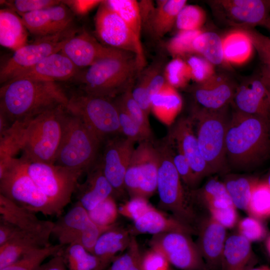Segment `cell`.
I'll return each mask as SVG.
<instances>
[{
	"label": "cell",
	"instance_id": "6",
	"mask_svg": "<svg viewBox=\"0 0 270 270\" xmlns=\"http://www.w3.org/2000/svg\"><path fill=\"white\" fill-rule=\"evenodd\" d=\"M68 110L54 164L86 174L98 160L102 142L78 116Z\"/></svg>",
	"mask_w": 270,
	"mask_h": 270
},
{
	"label": "cell",
	"instance_id": "26",
	"mask_svg": "<svg viewBox=\"0 0 270 270\" xmlns=\"http://www.w3.org/2000/svg\"><path fill=\"white\" fill-rule=\"evenodd\" d=\"M92 222L88 212L76 202L65 214L54 222L52 235L64 246L76 242Z\"/></svg>",
	"mask_w": 270,
	"mask_h": 270
},
{
	"label": "cell",
	"instance_id": "29",
	"mask_svg": "<svg viewBox=\"0 0 270 270\" xmlns=\"http://www.w3.org/2000/svg\"><path fill=\"white\" fill-rule=\"evenodd\" d=\"M132 236L130 230L116 224L101 234L92 253L106 268L117 256L118 253L128 248Z\"/></svg>",
	"mask_w": 270,
	"mask_h": 270
},
{
	"label": "cell",
	"instance_id": "43",
	"mask_svg": "<svg viewBox=\"0 0 270 270\" xmlns=\"http://www.w3.org/2000/svg\"><path fill=\"white\" fill-rule=\"evenodd\" d=\"M206 20V13L200 6L186 4L178 13L176 25L179 30H198Z\"/></svg>",
	"mask_w": 270,
	"mask_h": 270
},
{
	"label": "cell",
	"instance_id": "12",
	"mask_svg": "<svg viewBox=\"0 0 270 270\" xmlns=\"http://www.w3.org/2000/svg\"><path fill=\"white\" fill-rule=\"evenodd\" d=\"M208 3L215 16L236 28L262 26L270 30L269 0H212Z\"/></svg>",
	"mask_w": 270,
	"mask_h": 270
},
{
	"label": "cell",
	"instance_id": "1",
	"mask_svg": "<svg viewBox=\"0 0 270 270\" xmlns=\"http://www.w3.org/2000/svg\"><path fill=\"white\" fill-rule=\"evenodd\" d=\"M68 96L56 82L15 78L0 87V114L12 124L60 106L68 107Z\"/></svg>",
	"mask_w": 270,
	"mask_h": 270
},
{
	"label": "cell",
	"instance_id": "2",
	"mask_svg": "<svg viewBox=\"0 0 270 270\" xmlns=\"http://www.w3.org/2000/svg\"><path fill=\"white\" fill-rule=\"evenodd\" d=\"M270 154L268 120L261 116L234 110L228 122L226 136V156L228 166L248 170Z\"/></svg>",
	"mask_w": 270,
	"mask_h": 270
},
{
	"label": "cell",
	"instance_id": "58",
	"mask_svg": "<svg viewBox=\"0 0 270 270\" xmlns=\"http://www.w3.org/2000/svg\"><path fill=\"white\" fill-rule=\"evenodd\" d=\"M20 231L12 224L0 220V246L13 238Z\"/></svg>",
	"mask_w": 270,
	"mask_h": 270
},
{
	"label": "cell",
	"instance_id": "50",
	"mask_svg": "<svg viewBox=\"0 0 270 270\" xmlns=\"http://www.w3.org/2000/svg\"><path fill=\"white\" fill-rule=\"evenodd\" d=\"M132 88L128 90L118 97L134 120L148 136L152 138V132L148 116L134 99L132 92Z\"/></svg>",
	"mask_w": 270,
	"mask_h": 270
},
{
	"label": "cell",
	"instance_id": "38",
	"mask_svg": "<svg viewBox=\"0 0 270 270\" xmlns=\"http://www.w3.org/2000/svg\"><path fill=\"white\" fill-rule=\"evenodd\" d=\"M64 246L58 244L34 249L0 270H38L46 259L60 253Z\"/></svg>",
	"mask_w": 270,
	"mask_h": 270
},
{
	"label": "cell",
	"instance_id": "51",
	"mask_svg": "<svg viewBox=\"0 0 270 270\" xmlns=\"http://www.w3.org/2000/svg\"><path fill=\"white\" fill-rule=\"evenodd\" d=\"M154 66L143 72L132 90L134 99L148 116L151 110V96L149 92V86Z\"/></svg>",
	"mask_w": 270,
	"mask_h": 270
},
{
	"label": "cell",
	"instance_id": "63",
	"mask_svg": "<svg viewBox=\"0 0 270 270\" xmlns=\"http://www.w3.org/2000/svg\"><path fill=\"white\" fill-rule=\"evenodd\" d=\"M266 182L269 186L270 187V170L268 173V176H267L266 179Z\"/></svg>",
	"mask_w": 270,
	"mask_h": 270
},
{
	"label": "cell",
	"instance_id": "54",
	"mask_svg": "<svg viewBox=\"0 0 270 270\" xmlns=\"http://www.w3.org/2000/svg\"><path fill=\"white\" fill-rule=\"evenodd\" d=\"M62 2L58 0H14L5 3L7 4L8 8L21 16L26 13L48 8Z\"/></svg>",
	"mask_w": 270,
	"mask_h": 270
},
{
	"label": "cell",
	"instance_id": "13",
	"mask_svg": "<svg viewBox=\"0 0 270 270\" xmlns=\"http://www.w3.org/2000/svg\"><path fill=\"white\" fill-rule=\"evenodd\" d=\"M94 24L96 34L101 40L110 47L135 54L142 70L144 58L140 41L106 1L99 6Z\"/></svg>",
	"mask_w": 270,
	"mask_h": 270
},
{
	"label": "cell",
	"instance_id": "30",
	"mask_svg": "<svg viewBox=\"0 0 270 270\" xmlns=\"http://www.w3.org/2000/svg\"><path fill=\"white\" fill-rule=\"evenodd\" d=\"M224 64L238 66L247 62L251 58L254 45L244 29L235 28L222 38Z\"/></svg>",
	"mask_w": 270,
	"mask_h": 270
},
{
	"label": "cell",
	"instance_id": "39",
	"mask_svg": "<svg viewBox=\"0 0 270 270\" xmlns=\"http://www.w3.org/2000/svg\"><path fill=\"white\" fill-rule=\"evenodd\" d=\"M20 17L27 30L38 38L62 33L59 31L46 8L26 13Z\"/></svg>",
	"mask_w": 270,
	"mask_h": 270
},
{
	"label": "cell",
	"instance_id": "7",
	"mask_svg": "<svg viewBox=\"0 0 270 270\" xmlns=\"http://www.w3.org/2000/svg\"><path fill=\"white\" fill-rule=\"evenodd\" d=\"M228 106L210 110L194 106L192 120L201 154L213 174L226 173V136L230 116Z\"/></svg>",
	"mask_w": 270,
	"mask_h": 270
},
{
	"label": "cell",
	"instance_id": "35",
	"mask_svg": "<svg viewBox=\"0 0 270 270\" xmlns=\"http://www.w3.org/2000/svg\"><path fill=\"white\" fill-rule=\"evenodd\" d=\"M68 270H104L101 260L78 242L66 246L61 252Z\"/></svg>",
	"mask_w": 270,
	"mask_h": 270
},
{
	"label": "cell",
	"instance_id": "42",
	"mask_svg": "<svg viewBox=\"0 0 270 270\" xmlns=\"http://www.w3.org/2000/svg\"><path fill=\"white\" fill-rule=\"evenodd\" d=\"M113 100L118 111L121 134L135 142L152 140L128 112L120 98Z\"/></svg>",
	"mask_w": 270,
	"mask_h": 270
},
{
	"label": "cell",
	"instance_id": "40",
	"mask_svg": "<svg viewBox=\"0 0 270 270\" xmlns=\"http://www.w3.org/2000/svg\"><path fill=\"white\" fill-rule=\"evenodd\" d=\"M106 2L140 41L142 22L138 2L134 0H109Z\"/></svg>",
	"mask_w": 270,
	"mask_h": 270
},
{
	"label": "cell",
	"instance_id": "61",
	"mask_svg": "<svg viewBox=\"0 0 270 270\" xmlns=\"http://www.w3.org/2000/svg\"><path fill=\"white\" fill-rule=\"evenodd\" d=\"M266 248L268 253L270 255V236L268 238L266 242Z\"/></svg>",
	"mask_w": 270,
	"mask_h": 270
},
{
	"label": "cell",
	"instance_id": "18",
	"mask_svg": "<svg viewBox=\"0 0 270 270\" xmlns=\"http://www.w3.org/2000/svg\"><path fill=\"white\" fill-rule=\"evenodd\" d=\"M167 138L186 158L199 182L213 174L201 154L190 116L176 120L171 127Z\"/></svg>",
	"mask_w": 270,
	"mask_h": 270
},
{
	"label": "cell",
	"instance_id": "49",
	"mask_svg": "<svg viewBox=\"0 0 270 270\" xmlns=\"http://www.w3.org/2000/svg\"><path fill=\"white\" fill-rule=\"evenodd\" d=\"M174 166L184 184L190 190L194 189L199 182L184 154L166 137Z\"/></svg>",
	"mask_w": 270,
	"mask_h": 270
},
{
	"label": "cell",
	"instance_id": "60",
	"mask_svg": "<svg viewBox=\"0 0 270 270\" xmlns=\"http://www.w3.org/2000/svg\"><path fill=\"white\" fill-rule=\"evenodd\" d=\"M248 270H270V266L264 265L256 268H252Z\"/></svg>",
	"mask_w": 270,
	"mask_h": 270
},
{
	"label": "cell",
	"instance_id": "34",
	"mask_svg": "<svg viewBox=\"0 0 270 270\" xmlns=\"http://www.w3.org/2000/svg\"><path fill=\"white\" fill-rule=\"evenodd\" d=\"M182 99L176 89L168 83L151 98V110L162 122L170 124L180 112Z\"/></svg>",
	"mask_w": 270,
	"mask_h": 270
},
{
	"label": "cell",
	"instance_id": "24",
	"mask_svg": "<svg viewBox=\"0 0 270 270\" xmlns=\"http://www.w3.org/2000/svg\"><path fill=\"white\" fill-rule=\"evenodd\" d=\"M78 68L60 52L48 56L34 66L20 72L12 79L31 78L54 82L64 81L74 78L78 74Z\"/></svg>",
	"mask_w": 270,
	"mask_h": 270
},
{
	"label": "cell",
	"instance_id": "11",
	"mask_svg": "<svg viewBox=\"0 0 270 270\" xmlns=\"http://www.w3.org/2000/svg\"><path fill=\"white\" fill-rule=\"evenodd\" d=\"M160 153L152 140L135 147L124 177V187L130 198L148 199L157 190Z\"/></svg>",
	"mask_w": 270,
	"mask_h": 270
},
{
	"label": "cell",
	"instance_id": "15",
	"mask_svg": "<svg viewBox=\"0 0 270 270\" xmlns=\"http://www.w3.org/2000/svg\"><path fill=\"white\" fill-rule=\"evenodd\" d=\"M72 34L68 30L39 38L32 43L14 51L0 69V84L8 82L20 72L34 66L48 56L60 52L66 40Z\"/></svg>",
	"mask_w": 270,
	"mask_h": 270
},
{
	"label": "cell",
	"instance_id": "57",
	"mask_svg": "<svg viewBox=\"0 0 270 270\" xmlns=\"http://www.w3.org/2000/svg\"><path fill=\"white\" fill-rule=\"evenodd\" d=\"M63 2L75 14L82 16L97 6H100L103 0H64Z\"/></svg>",
	"mask_w": 270,
	"mask_h": 270
},
{
	"label": "cell",
	"instance_id": "41",
	"mask_svg": "<svg viewBox=\"0 0 270 270\" xmlns=\"http://www.w3.org/2000/svg\"><path fill=\"white\" fill-rule=\"evenodd\" d=\"M246 212L260 220L270 218V187L266 180L258 179L254 185Z\"/></svg>",
	"mask_w": 270,
	"mask_h": 270
},
{
	"label": "cell",
	"instance_id": "16",
	"mask_svg": "<svg viewBox=\"0 0 270 270\" xmlns=\"http://www.w3.org/2000/svg\"><path fill=\"white\" fill-rule=\"evenodd\" d=\"M190 193L197 206L206 208L210 216L226 229L238 222L236 208L223 182L217 178H210L200 188L190 190Z\"/></svg>",
	"mask_w": 270,
	"mask_h": 270
},
{
	"label": "cell",
	"instance_id": "19",
	"mask_svg": "<svg viewBox=\"0 0 270 270\" xmlns=\"http://www.w3.org/2000/svg\"><path fill=\"white\" fill-rule=\"evenodd\" d=\"M230 104L234 110L268 120L270 91L260 74L248 78L238 86Z\"/></svg>",
	"mask_w": 270,
	"mask_h": 270
},
{
	"label": "cell",
	"instance_id": "9",
	"mask_svg": "<svg viewBox=\"0 0 270 270\" xmlns=\"http://www.w3.org/2000/svg\"><path fill=\"white\" fill-rule=\"evenodd\" d=\"M68 98V110L78 116L102 142L121 134L118 111L113 99L82 92Z\"/></svg>",
	"mask_w": 270,
	"mask_h": 270
},
{
	"label": "cell",
	"instance_id": "17",
	"mask_svg": "<svg viewBox=\"0 0 270 270\" xmlns=\"http://www.w3.org/2000/svg\"><path fill=\"white\" fill-rule=\"evenodd\" d=\"M104 142V151L98 161L114 189V196H118L125 190L124 177L135 148V142L118 136Z\"/></svg>",
	"mask_w": 270,
	"mask_h": 270
},
{
	"label": "cell",
	"instance_id": "25",
	"mask_svg": "<svg viewBox=\"0 0 270 270\" xmlns=\"http://www.w3.org/2000/svg\"><path fill=\"white\" fill-rule=\"evenodd\" d=\"M77 202L88 212L110 196L114 197V189L105 176L98 160L86 172V178L78 184L74 193Z\"/></svg>",
	"mask_w": 270,
	"mask_h": 270
},
{
	"label": "cell",
	"instance_id": "59",
	"mask_svg": "<svg viewBox=\"0 0 270 270\" xmlns=\"http://www.w3.org/2000/svg\"><path fill=\"white\" fill-rule=\"evenodd\" d=\"M62 252V251H61ZM38 270H68L64 262L61 252L44 263Z\"/></svg>",
	"mask_w": 270,
	"mask_h": 270
},
{
	"label": "cell",
	"instance_id": "28",
	"mask_svg": "<svg viewBox=\"0 0 270 270\" xmlns=\"http://www.w3.org/2000/svg\"><path fill=\"white\" fill-rule=\"evenodd\" d=\"M132 233L150 234L153 235L180 231L190 234L196 232L172 216H168L152 207L136 220L134 222Z\"/></svg>",
	"mask_w": 270,
	"mask_h": 270
},
{
	"label": "cell",
	"instance_id": "64",
	"mask_svg": "<svg viewBox=\"0 0 270 270\" xmlns=\"http://www.w3.org/2000/svg\"><path fill=\"white\" fill-rule=\"evenodd\" d=\"M269 2H270V0H269Z\"/></svg>",
	"mask_w": 270,
	"mask_h": 270
},
{
	"label": "cell",
	"instance_id": "20",
	"mask_svg": "<svg viewBox=\"0 0 270 270\" xmlns=\"http://www.w3.org/2000/svg\"><path fill=\"white\" fill-rule=\"evenodd\" d=\"M0 220L35 236L48 244L54 222L38 218L36 213L22 208L0 194Z\"/></svg>",
	"mask_w": 270,
	"mask_h": 270
},
{
	"label": "cell",
	"instance_id": "48",
	"mask_svg": "<svg viewBox=\"0 0 270 270\" xmlns=\"http://www.w3.org/2000/svg\"><path fill=\"white\" fill-rule=\"evenodd\" d=\"M198 30H179L168 42L167 49L175 58H180L194 53L193 42L196 38L202 32Z\"/></svg>",
	"mask_w": 270,
	"mask_h": 270
},
{
	"label": "cell",
	"instance_id": "8",
	"mask_svg": "<svg viewBox=\"0 0 270 270\" xmlns=\"http://www.w3.org/2000/svg\"><path fill=\"white\" fill-rule=\"evenodd\" d=\"M0 194L36 214H61L29 175L21 158H14L0 174Z\"/></svg>",
	"mask_w": 270,
	"mask_h": 270
},
{
	"label": "cell",
	"instance_id": "22",
	"mask_svg": "<svg viewBox=\"0 0 270 270\" xmlns=\"http://www.w3.org/2000/svg\"><path fill=\"white\" fill-rule=\"evenodd\" d=\"M238 86L227 75L216 74L192 90L198 106L208 110H218L231 104Z\"/></svg>",
	"mask_w": 270,
	"mask_h": 270
},
{
	"label": "cell",
	"instance_id": "53",
	"mask_svg": "<svg viewBox=\"0 0 270 270\" xmlns=\"http://www.w3.org/2000/svg\"><path fill=\"white\" fill-rule=\"evenodd\" d=\"M186 62L192 80L197 84L206 82L216 74L214 65L202 56H192Z\"/></svg>",
	"mask_w": 270,
	"mask_h": 270
},
{
	"label": "cell",
	"instance_id": "33",
	"mask_svg": "<svg viewBox=\"0 0 270 270\" xmlns=\"http://www.w3.org/2000/svg\"><path fill=\"white\" fill-rule=\"evenodd\" d=\"M50 244L35 236L21 232L0 246V269L14 262L32 250Z\"/></svg>",
	"mask_w": 270,
	"mask_h": 270
},
{
	"label": "cell",
	"instance_id": "32",
	"mask_svg": "<svg viewBox=\"0 0 270 270\" xmlns=\"http://www.w3.org/2000/svg\"><path fill=\"white\" fill-rule=\"evenodd\" d=\"M157 3L146 23L152 34L159 38L172 30L176 24L178 13L186 5V0H162Z\"/></svg>",
	"mask_w": 270,
	"mask_h": 270
},
{
	"label": "cell",
	"instance_id": "4",
	"mask_svg": "<svg viewBox=\"0 0 270 270\" xmlns=\"http://www.w3.org/2000/svg\"><path fill=\"white\" fill-rule=\"evenodd\" d=\"M60 106L28 120L20 125L21 157L32 161L54 164L68 114Z\"/></svg>",
	"mask_w": 270,
	"mask_h": 270
},
{
	"label": "cell",
	"instance_id": "37",
	"mask_svg": "<svg viewBox=\"0 0 270 270\" xmlns=\"http://www.w3.org/2000/svg\"><path fill=\"white\" fill-rule=\"evenodd\" d=\"M193 48L214 66L224 64L222 38L214 32L202 31L194 39Z\"/></svg>",
	"mask_w": 270,
	"mask_h": 270
},
{
	"label": "cell",
	"instance_id": "44",
	"mask_svg": "<svg viewBox=\"0 0 270 270\" xmlns=\"http://www.w3.org/2000/svg\"><path fill=\"white\" fill-rule=\"evenodd\" d=\"M88 212L92 220L103 227H111L116 224L119 214L118 208L113 196L106 198Z\"/></svg>",
	"mask_w": 270,
	"mask_h": 270
},
{
	"label": "cell",
	"instance_id": "46",
	"mask_svg": "<svg viewBox=\"0 0 270 270\" xmlns=\"http://www.w3.org/2000/svg\"><path fill=\"white\" fill-rule=\"evenodd\" d=\"M164 76L168 84L176 89L186 86L192 80L190 68L186 61L175 58L166 65Z\"/></svg>",
	"mask_w": 270,
	"mask_h": 270
},
{
	"label": "cell",
	"instance_id": "62",
	"mask_svg": "<svg viewBox=\"0 0 270 270\" xmlns=\"http://www.w3.org/2000/svg\"><path fill=\"white\" fill-rule=\"evenodd\" d=\"M263 79V78H262ZM264 80V79H263ZM264 80V82H266V84L267 86H268L269 90H270V82H266ZM268 126H269V129H270V116L268 118Z\"/></svg>",
	"mask_w": 270,
	"mask_h": 270
},
{
	"label": "cell",
	"instance_id": "27",
	"mask_svg": "<svg viewBox=\"0 0 270 270\" xmlns=\"http://www.w3.org/2000/svg\"><path fill=\"white\" fill-rule=\"evenodd\" d=\"M251 242L238 232L227 236L221 270H248L256 263Z\"/></svg>",
	"mask_w": 270,
	"mask_h": 270
},
{
	"label": "cell",
	"instance_id": "36",
	"mask_svg": "<svg viewBox=\"0 0 270 270\" xmlns=\"http://www.w3.org/2000/svg\"><path fill=\"white\" fill-rule=\"evenodd\" d=\"M258 180L248 176L226 175L222 182L236 208L246 212L252 188Z\"/></svg>",
	"mask_w": 270,
	"mask_h": 270
},
{
	"label": "cell",
	"instance_id": "52",
	"mask_svg": "<svg viewBox=\"0 0 270 270\" xmlns=\"http://www.w3.org/2000/svg\"><path fill=\"white\" fill-rule=\"evenodd\" d=\"M238 232L250 242L261 240L266 235L261 220L252 216L242 218L238 222Z\"/></svg>",
	"mask_w": 270,
	"mask_h": 270
},
{
	"label": "cell",
	"instance_id": "45",
	"mask_svg": "<svg viewBox=\"0 0 270 270\" xmlns=\"http://www.w3.org/2000/svg\"><path fill=\"white\" fill-rule=\"evenodd\" d=\"M142 253L134 236H132L126 252L117 256L108 270H142Z\"/></svg>",
	"mask_w": 270,
	"mask_h": 270
},
{
	"label": "cell",
	"instance_id": "21",
	"mask_svg": "<svg viewBox=\"0 0 270 270\" xmlns=\"http://www.w3.org/2000/svg\"><path fill=\"white\" fill-rule=\"evenodd\" d=\"M226 229L210 216L202 217L200 222L196 244L208 270H221Z\"/></svg>",
	"mask_w": 270,
	"mask_h": 270
},
{
	"label": "cell",
	"instance_id": "56",
	"mask_svg": "<svg viewBox=\"0 0 270 270\" xmlns=\"http://www.w3.org/2000/svg\"><path fill=\"white\" fill-rule=\"evenodd\" d=\"M169 262L165 256L159 250L150 248L142 254V270H168Z\"/></svg>",
	"mask_w": 270,
	"mask_h": 270
},
{
	"label": "cell",
	"instance_id": "5",
	"mask_svg": "<svg viewBox=\"0 0 270 270\" xmlns=\"http://www.w3.org/2000/svg\"><path fill=\"white\" fill-rule=\"evenodd\" d=\"M157 146L160 153L156 190L160 199L159 206L170 212L172 216L194 230L197 234L202 216L198 214L196 208L197 206L192 199L190 190L184 187L185 185L173 163L166 138Z\"/></svg>",
	"mask_w": 270,
	"mask_h": 270
},
{
	"label": "cell",
	"instance_id": "31",
	"mask_svg": "<svg viewBox=\"0 0 270 270\" xmlns=\"http://www.w3.org/2000/svg\"><path fill=\"white\" fill-rule=\"evenodd\" d=\"M27 29L21 17L8 8L0 10V45L14 51L26 45Z\"/></svg>",
	"mask_w": 270,
	"mask_h": 270
},
{
	"label": "cell",
	"instance_id": "14",
	"mask_svg": "<svg viewBox=\"0 0 270 270\" xmlns=\"http://www.w3.org/2000/svg\"><path fill=\"white\" fill-rule=\"evenodd\" d=\"M191 234L173 231L153 235L151 248L162 253L170 264L181 270H208Z\"/></svg>",
	"mask_w": 270,
	"mask_h": 270
},
{
	"label": "cell",
	"instance_id": "10",
	"mask_svg": "<svg viewBox=\"0 0 270 270\" xmlns=\"http://www.w3.org/2000/svg\"><path fill=\"white\" fill-rule=\"evenodd\" d=\"M20 158L29 175L62 214L71 201L82 174L56 164L32 162Z\"/></svg>",
	"mask_w": 270,
	"mask_h": 270
},
{
	"label": "cell",
	"instance_id": "3",
	"mask_svg": "<svg viewBox=\"0 0 270 270\" xmlns=\"http://www.w3.org/2000/svg\"><path fill=\"white\" fill-rule=\"evenodd\" d=\"M140 71L135 54L113 48L86 71L81 80L82 92L114 99L133 88Z\"/></svg>",
	"mask_w": 270,
	"mask_h": 270
},
{
	"label": "cell",
	"instance_id": "23",
	"mask_svg": "<svg viewBox=\"0 0 270 270\" xmlns=\"http://www.w3.org/2000/svg\"><path fill=\"white\" fill-rule=\"evenodd\" d=\"M113 48L104 46L86 31L71 34L60 52L78 68L90 66L108 54Z\"/></svg>",
	"mask_w": 270,
	"mask_h": 270
},
{
	"label": "cell",
	"instance_id": "47",
	"mask_svg": "<svg viewBox=\"0 0 270 270\" xmlns=\"http://www.w3.org/2000/svg\"><path fill=\"white\" fill-rule=\"evenodd\" d=\"M252 40L262 62L260 76L270 82V38L254 28L244 29Z\"/></svg>",
	"mask_w": 270,
	"mask_h": 270
},
{
	"label": "cell",
	"instance_id": "55",
	"mask_svg": "<svg viewBox=\"0 0 270 270\" xmlns=\"http://www.w3.org/2000/svg\"><path fill=\"white\" fill-rule=\"evenodd\" d=\"M153 206L148 202L147 198L135 196L118 208L119 214L134 222L136 220Z\"/></svg>",
	"mask_w": 270,
	"mask_h": 270
}]
</instances>
